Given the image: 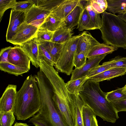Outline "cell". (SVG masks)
I'll list each match as a JSON object with an SVG mask.
<instances>
[{
  "label": "cell",
  "instance_id": "6da1fadb",
  "mask_svg": "<svg viewBox=\"0 0 126 126\" xmlns=\"http://www.w3.org/2000/svg\"><path fill=\"white\" fill-rule=\"evenodd\" d=\"M79 95L85 105L90 108L96 116L104 121L115 123L119 118L113 104L106 97V93L101 89L99 82L88 79L83 86Z\"/></svg>",
  "mask_w": 126,
  "mask_h": 126
},
{
  "label": "cell",
  "instance_id": "7a4b0ae2",
  "mask_svg": "<svg viewBox=\"0 0 126 126\" xmlns=\"http://www.w3.org/2000/svg\"><path fill=\"white\" fill-rule=\"evenodd\" d=\"M41 106L39 89L33 76L31 75L17 92L14 115L17 120H25L38 112Z\"/></svg>",
  "mask_w": 126,
  "mask_h": 126
},
{
  "label": "cell",
  "instance_id": "3957f363",
  "mask_svg": "<svg viewBox=\"0 0 126 126\" xmlns=\"http://www.w3.org/2000/svg\"><path fill=\"white\" fill-rule=\"evenodd\" d=\"M48 79L52 88V99L58 111L68 126H74L75 105L80 97L79 94H73L68 90L64 80L58 73L50 76Z\"/></svg>",
  "mask_w": 126,
  "mask_h": 126
},
{
  "label": "cell",
  "instance_id": "277c9868",
  "mask_svg": "<svg viewBox=\"0 0 126 126\" xmlns=\"http://www.w3.org/2000/svg\"><path fill=\"white\" fill-rule=\"evenodd\" d=\"M101 19L99 30L103 43L126 49V22L118 15L106 11L102 13Z\"/></svg>",
  "mask_w": 126,
  "mask_h": 126
},
{
  "label": "cell",
  "instance_id": "5b68a950",
  "mask_svg": "<svg viewBox=\"0 0 126 126\" xmlns=\"http://www.w3.org/2000/svg\"><path fill=\"white\" fill-rule=\"evenodd\" d=\"M35 80L39 89L41 102L38 112L44 117L49 126H68L56 108L52 99V88L46 76H39Z\"/></svg>",
  "mask_w": 126,
  "mask_h": 126
},
{
  "label": "cell",
  "instance_id": "8992f818",
  "mask_svg": "<svg viewBox=\"0 0 126 126\" xmlns=\"http://www.w3.org/2000/svg\"><path fill=\"white\" fill-rule=\"evenodd\" d=\"M81 33L72 36L63 44L60 58L54 66L58 72L70 75L73 70V62L79 38Z\"/></svg>",
  "mask_w": 126,
  "mask_h": 126
},
{
  "label": "cell",
  "instance_id": "52a82bcc",
  "mask_svg": "<svg viewBox=\"0 0 126 126\" xmlns=\"http://www.w3.org/2000/svg\"><path fill=\"white\" fill-rule=\"evenodd\" d=\"M38 28L25 22L18 28L15 35L9 42L16 45H21L36 36Z\"/></svg>",
  "mask_w": 126,
  "mask_h": 126
},
{
  "label": "cell",
  "instance_id": "ba28073f",
  "mask_svg": "<svg viewBox=\"0 0 126 126\" xmlns=\"http://www.w3.org/2000/svg\"><path fill=\"white\" fill-rule=\"evenodd\" d=\"M16 85L9 84L0 99V112H14L17 93Z\"/></svg>",
  "mask_w": 126,
  "mask_h": 126
},
{
  "label": "cell",
  "instance_id": "9c48e42d",
  "mask_svg": "<svg viewBox=\"0 0 126 126\" xmlns=\"http://www.w3.org/2000/svg\"><path fill=\"white\" fill-rule=\"evenodd\" d=\"M51 12L49 11L37 6L35 3L26 13L25 22L39 29Z\"/></svg>",
  "mask_w": 126,
  "mask_h": 126
},
{
  "label": "cell",
  "instance_id": "30bf717a",
  "mask_svg": "<svg viewBox=\"0 0 126 126\" xmlns=\"http://www.w3.org/2000/svg\"><path fill=\"white\" fill-rule=\"evenodd\" d=\"M8 60V62L11 64L30 69L31 60L19 45L12 47L9 53Z\"/></svg>",
  "mask_w": 126,
  "mask_h": 126
},
{
  "label": "cell",
  "instance_id": "8fae6325",
  "mask_svg": "<svg viewBox=\"0 0 126 126\" xmlns=\"http://www.w3.org/2000/svg\"><path fill=\"white\" fill-rule=\"evenodd\" d=\"M107 54L96 56L88 58L85 63L79 69L75 68L71 73L70 80H74L87 76L91 69L99 65L100 62Z\"/></svg>",
  "mask_w": 126,
  "mask_h": 126
},
{
  "label": "cell",
  "instance_id": "7c38bea8",
  "mask_svg": "<svg viewBox=\"0 0 126 126\" xmlns=\"http://www.w3.org/2000/svg\"><path fill=\"white\" fill-rule=\"evenodd\" d=\"M26 13L25 12L11 9L6 35L7 42H9L19 27L25 22Z\"/></svg>",
  "mask_w": 126,
  "mask_h": 126
},
{
  "label": "cell",
  "instance_id": "4fadbf2b",
  "mask_svg": "<svg viewBox=\"0 0 126 126\" xmlns=\"http://www.w3.org/2000/svg\"><path fill=\"white\" fill-rule=\"evenodd\" d=\"M80 0H63L51 13L59 19L64 20L75 8L80 4Z\"/></svg>",
  "mask_w": 126,
  "mask_h": 126
},
{
  "label": "cell",
  "instance_id": "5bb4252c",
  "mask_svg": "<svg viewBox=\"0 0 126 126\" xmlns=\"http://www.w3.org/2000/svg\"><path fill=\"white\" fill-rule=\"evenodd\" d=\"M100 44L90 33L85 31L81 33L79 38L76 53L84 52L87 55L93 48Z\"/></svg>",
  "mask_w": 126,
  "mask_h": 126
},
{
  "label": "cell",
  "instance_id": "9a60e30c",
  "mask_svg": "<svg viewBox=\"0 0 126 126\" xmlns=\"http://www.w3.org/2000/svg\"><path fill=\"white\" fill-rule=\"evenodd\" d=\"M30 58L32 64L39 67L38 60V44L36 36L20 46Z\"/></svg>",
  "mask_w": 126,
  "mask_h": 126
},
{
  "label": "cell",
  "instance_id": "2e32d148",
  "mask_svg": "<svg viewBox=\"0 0 126 126\" xmlns=\"http://www.w3.org/2000/svg\"><path fill=\"white\" fill-rule=\"evenodd\" d=\"M126 70L122 68H111L89 78L92 81L100 82L109 80L114 78L125 74Z\"/></svg>",
  "mask_w": 126,
  "mask_h": 126
},
{
  "label": "cell",
  "instance_id": "e0dca14e",
  "mask_svg": "<svg viewBox=\"0 0 126 126\" xmlns=\"http://www.w3.org/2000/svg\"><path fill=\"white\" fill-rule=\"evenodd\" d=\"M65 28H66V24L64 20L59 19L50 13L38 29L54 32L60 29Z\"/></svg>",
  "mask_w": 126,
  "mask_h": 126
},
{
  "label": "cell",
  "instance_id": "ac0fdd59",
  "mask_svg": "<svg viewBox=\"0 0 126 126\" xmlns=\"http://www.w3.org/2000/svg\"><path fill=\"white\" fill-rule=\"evenodd\" d=\"M38 44L42 45L49 54L55 64L60 57L63 44L51 41H39Z\"/></svg>",
  "mask_w": 126,
  "mask_h": 126
},
{
  "label": "cell",
  "instance_id": "d6986e66",
  "mask_svg": "<svg viewBox=\"0 0 126 126\" xmlns=\"http://www.w3.org/2000/svg\"><path fill=\"white\" fill-rule=\"evenodd\" d=\"M83 9L80 2V4L76 7L64 19L66 28L72 30L78 25Z\"/></svg>",
  "mask_w": 126,
  "mask_h": 126
},
{
  "label": "cell",
  "instance_id": "ffe728a7",
  "mask_svg": "<svg viewBox=\"0 0 126 126\" xmlns=\"http://www.w3.org/2000/svg\"><path fill=\"white\" fill-rule=\"evenodd\" d=\"M72 30L66 28L60 29L54 32L51 42L63 44L68 41L72 37Z\"/></svg>",
  "mask_w": 126,
  "mask_h": 126
},
{
  "label": "cell",
  "instance_id": "44dd1931",
  "mask_svg": "<svg viewBox=\"0 0 126 126\" xmlns=\"http://www.w3.org/2000/svg\"><path fill=\"white\" fill-rule=\"evenodd\" d=\"M118 48L104 43H100L93 48L88 53L87 58L104 54L111 53Z\"/></svg>",
  "mask_w": 126,
  "mask_h": 126
},
{
  "label": "cell",
  "instance_id": "7402d4cb",
  "mask_svg": "<svg viewBox=\"0 0 126 126\" xmlns=\"http://www.w3.org/2000/svg\"><path fill=\"white\" fill-rule=\"evenodd\" d=\"M88 79L86 76L75 80H70L66 83V87L71 93L79 94L84 84Z\"/></svg>",
  "mask_w": 126,
  "mask_h": 126
},
{
  "label": "cell",
  "instance_id": "603a6c76",
  "mask_svg": "<svg viewBox=\"0 0 126 126\" xmlns=\"http://www.w3.org/2000/svg\"><path fill=\"white\" fill-rule=\"evenodd\" d=\"M0 69L1 71L16 76H22L23 74L27 72L29 70L27 69L19 67L7 62L0 63Z\"/></svg>",
  "mask_w": 126,
  "mask_h": 126
},
{
  "label": "cell",
  "instance_id": "cb8c5ba5",
  "mask_svg": "<svg viewBox=\"0 0 126 126\" xmlns=\"http://www.w3.org/2000/svg\"><path fill=\"white\" fill-rule=\"evenodd\" d=\"M107 10L115 14H122L126 11V0H107Z\"/></svg>",
  "mask_w": 126,
  "mask_h": 126
},
{
  "label": "cell",
  "instance_id": "d4e9b609",
  "mask_svg": "<svg viewBox=\"0 0 126 126\" xmlns=\"http://www.w3.org/2000/svg\"><path fill=\"white\" fill-rule=\"evenodd\" d=\"M79 31L96 29L89 15L86 7L83 9L77 27Z\"/></svg>",
  "mask_w": 126,
  "mask_h": 126
},
{
  "label": "cell",
  "instance_id": "484cf974",
  "mask_svg": "<svg viewBox=\"0 0 126 126\" xmlns=\"http://www.w3.org/2000/svg\"><path fill=\"white\" fill-rule=\"evenodd\" d=\"M86 8L96 29H100L101 27V18L100 14L97 13L93 9L91 5L90 0H88Z\"/></svg>",
  "mask_w": 126,
  "mask_h": 126
},
{
  "label": "cell",
  "instance_id": "4316f807",
  "mask_svg": "<svg viewBox=\"0 0 126 126\" xmlns=\"http://www.w3.org/2000/svg\"><path fill=\"white\" fill-rule=\"evenodd\" d=\"M123 87L118 88L115 90L106 93L107 100L113 103L120 101L126 99V95L122 92Z\"/></svg>",
  "mask_w": 126,
  "mask_h": 126
},
{
  "label": "cell",
  "instance_id": "83f0119b",
  "mask_svg": "<svg viewBox=\"0 0 126 126\" xmlns=\"http://www.w3.org/2000/svg\"><path fill=\"white\" fill-rule=\"evenodd\" d=\"M84 104L80 97L77 101L75 106V123L74 126H84L82 111Z\"/></svg>",
  "mask_w": 126,
  "mask_h": 126
},
{
  "label": "cell",
  "instance_id": "f1b7e54d",
  "mask_svg": "<svg viewBox=\"0 0 126 126\" xmlns=\"http://www.w3.org/2000/svg\"><path fill=\"white\" fill-rule=\"evenodd\" d=\"M95 115L93 110L84 104L82 108V117L84 126H92L93 117Z\"/></svg>",
  "mask_w": 126,
  "mask_h": 126
},
{
  "label": "cell",
  "instance_id": "f546056e",
  "mask_svg": "<svg viewBox=\"0 0 126 126\" xmlns=\"http://www.w3.org/2000/svg\"><path fill=\"white\" fill-rule=\"evenodd\" d=\"M12 111L0 112V126H12L15 120Z\"/></svg>",
  "mask_w": 126,
  "mask_h": 126
},
{
  "label": "cell",
  "instance_id": "4dcf8cb0",
  "mask_svg": "<svg viewBox=\"0 0 126 126\" xmlns=\"http://www.w3.org/2000/svg\"><path fill=\"white\" fill-rule=\"evenodd\" d=\"M63 0H38L36 1L37 6L50 11L61 3Z\"/></svg>",
  "mask_w": 126,
  "mask_h": 126
},
{
  "label": "cell",
  "instance_id": "1f68e13d",
  "mask_svg": "<svg viewBox=\"0 0 126 126\" xmlns=\"http://www.w3.org/2000/svg\"><path fill=\"white\" fill-rule=\"evenodd\" d=\"M90 2L93 9L98 13H102L107 9V0H90Z\"/></svg>",
  "mask_w": 126,
  "mask_h": 126
},
{
  "label": "cell",
  "instance_id": "d6a6232c",
  "mask_svg": "<svg viewBox=\"0 0 126 126\" xmlns=\"http://www.w3.org/2000/svg\"><path fill=\"white\" fill-rule=\"evenodd\" d=\"M106 62L111 68H122L126 70V57L117 56Z\"/></svg>",
  "mask_w": 126,
  "mask_h": 126
},
{
  "label": "cell",
  "instance_id": "836d02e7",
  "mask_svg": "<svg viewBox=\"0 0 126 126\" xmlns=\"http://www.w3.org/2000/svg\"><path fill=\"white\" fill-rule=\"evenodd\" d=\"M39 61L41 60H43L48 64L54 66L55 64L53 61L51 56L41 44H38V56Z\"/></svg>",
  "mask_w": 126,
  "mask_h": 126
},
{
  "label": "cell",
  "instance_id": "e575fe53",
  "mask_svg": "<svg viewBox=\"0 0 126 126\" xmlns=\"http://www.w3.org/2000/svg\"><path fill=\"white\" fill-rule=\"evenodd\" d=\"M35 3L34 1L32 0L17 1L14 7L12 9L26 13Z\"/></svg>",
  "mask_w": 126,
  "mask_h": 126
},
{
  "label": "cell",
  "instance_id": "d590c367",
  "mask_svg": "<svg viewBox=\"0 0 126 126\" xmlns=\"http://www.w3.org/2000/svg\"><path fill=\"white\" fill-rule=\"evenodd\" d=\"M54 33L47 30L38 29L36 35L37 41H51Z\"/></svg>",
  "mask_w": 126,
  "mask_h": 126
},
{
  "label": "cell",
  "instance_id": "8d00e7d4",
  "mask_svg": "<svg viewBox=\"0 0 126 126\" xmlns=\"http://www.w3.org/2000/svg\"><path fill=\"white\" fill-rule=\"evenodd\" d=\"M16 2V0H0V22L5 11L8 9H13L14 7Z\"/></svg>",
  "mask_w": 126,
  "mask_h": 126
},
{
  "label": "cell",
  "instance_id": "74e56055",
  "mask_svg": "<svg viewBox=\"0 0 126 126\" xmlns=\"http://www.w3.org/2000/svg\"><path fill=\"white\" fill-rule=\"evenodd\" d=\"M87 54L84 52L78 54L75 53L73 62L74 66L76 69H79L82 67L86 63Z\"/></svg>",
  "mask_w": 126,
  "mask_h": 126
},
{
  "label": "cell",
  "instance_id": "f35d334b",
  "mask_svg": "<svg viewBox=\"0 0 126 126\" xmlns=\"http://www.w3.org/2000/svg\"><path fill=\"white\" fill-rule=\"evenodd\" d=\"M111 68L105 62L103 63L102 65H99L90 70L87 75L89 78L99 74Z\"/></svg>",
  "mask_w": 126,
  "mask_h": 126
},
{
  "label": "cell",
  "instance_id": "ab89813d",
  "mask_svg": "<svg viewBox=\"0 0 126 126\" xmlns=\"http://www.w3.org/2000/svg\"><path fill=\"white\" fill-rule=\"evenodd\" d=\"M29 121L34 125H36L40 126H49L44 117L39 112L32 117Z\"/></svg>",
  "mask_w": 126,
  "mask_h": 126
},
{
  "label": "cell",
  "instance_id": "60d3db41",
  "mask_svg": "<svg viewBox=\"0 0 126 126\" xmlns=\"http://www.w3.org/2000/svg\"><path fill=\"white\" fill-rule=\"evenodd\" d=\"M13 47H7L1 49L0 53V63L8 62V58L9 53Z\"/></svg>",
  "mask_w": 126,
  "mask_h": 126
},
{
  "label": "cell",
  "instance_id": "b9f144b4",
  "mask_svg": "<svg viewBox=\"0 0 126 126\" xmlns=\"http://www.w3.org/2000/svg\"><path fill=\"white\" fill-rule=\"evenodd\" d=\"M113 104L118 112L126 111V99Z\"/></svg>",
  "mask_w": 126,
  "mask_h": 126
},
{
  "label": "cell",
  "instance_id": "7bdbcfd3",
  "mask_svg": "<svg viewBox=\"0 0 126 126\" xmlns=\"http://www.w3.org/2000/svg\"><path fill=\"white\" fill-rule=\"evenodd\" d=\"M92 126H98L95 115L93 117L92 122Z\"/></svg>",
  "mask_w": 126,
  "mask_h": 126
},
{
  "label": "cell",
  "instance_id": "ee69618b",
  "mask_svg": "<svg viewBox=\"0 0 126 126\" xmlns=\"http://www.w3.org/2000/svg\"><path fill=\"white\" fill-rule=\"evenodd\" d=\"M28 126L26 123L16 122L13 126Z\"/></svg>",
  "mask_w": 126,
  "mask_h": 126
},
{
  "label": "cell",
  "instance_id": "f6af8a7d",
  "mask_svg": "<svg viewBox=\"0 0 126 126\" xmlns=\"http://www.w3.org/2000/svg\"><path fill=\"white\" fill-rule=\"evenodd\" d=\"M118 15L126 22V11L122 14Z\"/></svg>",
  "mask_w": 126,
  "mask_h": 126
},
{
  "label": "cell",
  "instance_id": "bcb514c9",
  "mask_svg": "<svg viewBox=\"0 0 126 126\" xmlns=\"http://www.w3.org/2000/svg\"><path fill=\"white\" fill-rule=\"evenodd\" d=\"M122 93L126 95V84L123 87Z\"/></svg>",
  "mask_w": 126,
  "mask_h": 126
},
{
  "label": "cell",
  "instance_id": "7dc6e473",
  "mask_svg": "<svg viewBox=\"0 0 126 126\" xmlns=\"http://www.w3.org/2000/svg\"><path fill=\"white\" fill-rule=\"evenodd\" d=\"M35 126H39V125H35Z\"/></svg>",
  "mask_w": 126,
  "mask_h": 126
}]
</instances>
